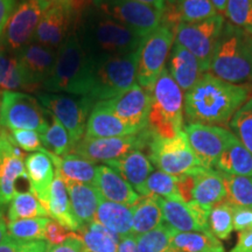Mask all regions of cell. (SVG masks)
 Wrapping results in <instances>:
<instances>
[{"label":"cell","instance_id":"3","mask_svg":"<svg viewBox=\"0 0 252 252\" xmlns=\"http://www.w3.org/2000/svg\"><path fill=\"white\" fill-rule=\"evenodd\" d=\"M209 71L232 84L252 82V34L225 21Z\"/></svg>","mask_w":252,"mask_h":252},{"label":"cell","instance_id":"47","mask_svg":"<svg viewBox=\"0 0 252 252\" xmlns=\"http://www.w3.org/2000/svg\"><path fill=\"white\" fill-rule=\"evenodd\" d=\"M9 135L13 143L21 151L34 153L43 150L39 132L32 130H13L9 131Z\"/></svg>","mask_w":252,"mask_h":252},{"label":"cell","instance_id":"40","mask_svg":"<svg viewBox=\"0 0 252 252\" xmlns=\"http://www.w3.org/2000/svg\"><path fill=\"white\" fill-rule=\"evenodd\" d=\"M179 176L162 171H153L145 184L144 196H157L169 200H181L179 191Z\"/></svg>","mask_w":252,"mask_h":252},{"label":"cell","instance_id":"4","mask_svg":"<svg viewBox=\"0 0 252 252\" xmlns=\"http://www.w3.org/2000/svg\"><path fill=\"white\" fill-rule=\"evenodd\" d=\"M90 71L91 58L82 47L75 31L58 49L54 69L41 89L46 93L87 96Z\"/></svg>","mask_w":252,"mask_h":252},{"label":"cell","instance_id":"31","mask_svg":"<svg viewBox=\"0 0 252 252\" xmlns=\"http://www.w3.org/2000/svg\"><path fill=\"white\" fill-rule=\"evenodd\" d=\"M47 153L52 158L55 168L60 172L63 179L81 182V184L94 185L97 171L96 163L74 153H69L64 157H58L49 153L48 151Z\"/></svg>","mask_w":252,"mask_h":252},{"label":"cell","instance_id":"33","mask_svg":"<svg viewBox=\"0 0 252 252\" xmlns=\"http://www.w3.org/2000/svg\"><path fill=\"white\" fill-rule=\"evenodd\" d=\"M172 248L180 252H224L223 244L210 231L179 232L173 230Z\"/></svg>","mask_w":252,"mask_h":252},{"label":"cell","instance_id":"21","mask_svg":"<svg viewBox=\"0 0 252 252\" xmlns=\"http://www.w3.org/2000/svg\"><path fill=\"white\" fill-rule=\"evenodd\" d=\"M25 168H26L31 191L48 210L50 188L56 173L52 158L48 156L45 149L40 152L31 153L25 158Z\"/></svg>","mask_w":252,"mask_h":252},{"label":"cell","instance_id":"19","mask_svg":"<svg viewBox=\"0 0 252 252\" xmlns=\"http://www.w3.org/2000/svg\"><path fill=\"white\" fill-rule=\"evenodd\" d=\"M162 212L163 222L179 232L209 231V214L212 208L190 201L158 197Z\"/></svg>","mask_w":252,"mask_h":252},{"label":"cell","instance_id":"51","mask_svg":"<svg viewBox=\"0 0 252 252\" xmlns=\"http://www.w3.org/2000/svg\"><path fill=\"white\" fill-rule=\"evenodd\" d=\"M17 4V0H0V48H1L2 34H4L6 24L13 13Z\"/></svg>","mask_w":252,"mask_h":252},{"label":"cell","instance_id":"9","mask_svg":"<svg viewBox=\"0 0 252 252\" xmlns=\"http://www.w3.org/2000/svg\"><path fill=\"white\" fill-rule=\"evenodd\" d=\"M224 23L220 14L198 23H180L174 30V42L189 50L198 60L202 70L207 72Z\"/></svg>","mask_w":252,"mask_h":252},{"label":"cell","instance_id":"54","mask_svg":"<svg viewBox=\"0 0 252 252\" xmlns=\"http://www.w3.org/2000/svg\"><path fill=\"white\" fill-rule=\"evenodd\" d=\"M134 1H139V2H143V4L151 5L158 9H161V11H163V8H165V5H166L165 0H134Z\"/></svg>","mask_w":252,"mask_h":252},{"label":"cell","instance_id":"61","mask_svg":"<svg viewBox=\"0 0 252 252\" xmlns=\"http://www.w3.org/2000/svg\"><path fill=\"white\" fill-rule=\"evenodd\" d=\"M0 216H2V215H1V213H0Z\"/></svg>","mask_w":252,"mask_h":252},{"label":"cell","instance_id":"6","mask_svg":"<svg viewBox=\"0 0 252 252\" xmlns=\"http://www.w3.org/2000/svg\"><path fill=\"white\" fill-rule=\"evenodd\" d=\"M139 50L122 56L91 58L90 84L87 98L96 104L118 96L137 83Z\"/></svg>","mask_w":252,"mask_h":252},{"label":"cell","instance_id":"52","mask_svg":"<svg viewBox=\"0 0 252 252\" xmlns=\"http://www.w3.org/2000/svg\"><path fill=\"white\" fill-rule=\"evenodd\" d=\"M231 252H252V228L239 231L237 244Z\"/></svg>","mask_w":252,"mask_h":252},{"label":"cell","instance_id":"12","mask_svg":"<svg viewBox=\"0 0 252 252\" xmlns=\"http://www.w3.org/2000/svg\"><path fill=\"white\" fill-rule=\"evenodd\" d=\"M81 2L62 0L50 4L37 25L33 42L58 50L76 30Z\"/></svg>","mask_w":252,"mask_h":252},{"label":"cell","instance_id":"38","mask_svg":"<svg viewBox=\"0 0 252 252\" xmlns=\"http://www.w3.org/2000/svg\"><path fill=\"white\" fill-rule=\"evenodd\" d=\"M48 215V210L31 190L17 191L13 200L9 202V222L24 219H34V217H47Z\"/></svg>","mask_w":252,"mask_h":252},{"label":"cell","instance_id":"48","mask_svg":"<svg viewBox=\"0 0 252 252\" xmlns=\"http://www.w3.org/2000/svg\"><path fill=\"white\" fill-rule=\"evenodd\" d=\"M72 232L74 231L60 224L58 220H49L45 229V239L49 245H59L62 244Z\"/></svg>","mask_w":252,"mask_h":252},{"label":"cell","instance_id":"45","mask_svg":"<svg viewBox=\"0 0 252 252\" xmlns=\"http://www.w3.org/2000/svg\"><path fill=\"white\" fill-rule=\"evenodd\" d=\"M224 13L229 23L252 34V0H228Z\"/></svg>","mask_w":252,"mask_h":252},{"label":"cell","instance_id":"7","mask_svg":"<svg viewBox=\"0 0 252 252\" xmlns=\"http://www.w3.org/2000/svg\"><path fill=\"white\" fill-rule=\"evenodd\" d=\"M50 115L39 99L21 91H7L0 98V127L32 130L42 134L50 124Z\"/></svg>","mask_w":252,"mask_h":252},{"label":"cell","instance_id":"10","mask_svg":"<svg viewBox=\"0 0 252 252\" xmlns=\"http://www.w3.org/2000/svg\"><path fill=\"white\" fill-rule=\"evenodd\" d=\"M149 149L151 162L158 167L159 171L171 175L182 176L203 167L189 146L184 130L172 138L152 135Z\"/></svg>","mask_w":252,"mask_h":252},{"label":"cell","instance_id":"23","mask_svg":"<svg viewBox=\"0 0 252 252\" xmlns=\"http://www.w3.org/2000/svg\"><path fill=\"white\" fill-rule=\"evenodd\" d=\"M139 133L132 126L118 118L102 102L96 103L88 118L84 137L115 138Z\"/></svg>","mask_w":252,"mask_h":252},{"label":"cell","instance_id":"60","mask_svg":"<svg viewBox=\"0 0 252 252\" xmlns=\"http://www.w3.org/2000/svg\"><path fill=\"white\" fill-rule=\"evenodd\" d=\"M76 1H80V2H82V1H81V0H76Z\"/></svg>","mask_w":252,"mask_h":252},{"label":"cell","instance_id":"26","mask_svg":"<svg viewBox=\"0 0 252 252\" xmlns=\"http://www.w3.org/2000/svg\"><path fill=\"white\" fill-rule=\"evenodd\" d=\"M191 174L194 179L191 201L208 208H213L224 201L225 186L219 171L201 167L191 172Z\"/></svg>","mask_w":252,"mask_h":252},{"label":"cell","instance_id":"28","mask_svg":"<svg viewBox=\"0 0 252 252\" xmlns=\"http://www.w3.org/2000/svg\"><path fill=\"white\" fill-rule=\"evenodd\" d=\"M63 181L68 189L72 213L80 224V228L94 222L97 208L102 198L97 188L94 185L81 184L68 179H63Z\"/></svg>","mask_w":252,"mask_h":252},{"label":"cell","instance_id":"8","mask_svg":"<svg viewBox=\"0 0 252 252\" xmlns=\"http://www.w3.org/2000/svg\"><path fill=\"white\" fill-rule=\"evenodd\" d=\"M174 40V30L163 24L145 37L139 48L137 64V83L144 89H152L166 69Z\"/></svg>","mask_w":252,"mask_h":252},{"label":"cell","instance_id":"16","mask_svg":"<svg viewBox=\"0 0 252 252\" xmlns=\"http://www.w3.org/2000/svg\"><path fill=\"white\" fill-rule=\"evenodd\" d=\"M189 146L206 168H214L220 157L236 135L228 128L216 125L191 123L184 126Z\"/></svg>","mask_w":252,"mask_h":252},{"label":"cell","instance_id":"24","mask_svg":"<svg viewBox=\"0 0 252 252\" xmlns=\"http://www.w3.org/2000/svg\"><path fill=\"white\" fill-rule=\"evenodd\" d=\"M104 165H108L116 172H118L140 196H144L145 184L149 176L152 174L153 163L143 151H132L125 154L124 157L104 163Z\"/></svg>","mask_w":252,"mask_h":252},{"label":"cell","instance_id":"15","mask_svg":"<svg viewBox=\"0 0 252 252\" xmlns=\"http://www.w3.org/2000/svg\"><path fill=\"white\" fill-rule=\"evenodd\" d=\"M50 4L43 0H20L6 24L1 48L9 53L20 50L33 42L34 34L43 12Z\"/></svg>","mask_w":252,"mask_h":252},{"label":"cell","instance_id":"49","mask_svg":"<svg viewBox=\"0 0 252 252\" xmlns=\"http://www.w3.org/2000/svg\"><path fill=\"white\" fill-rule=\"evenodd\" d=\"M48 252H89L87 250L83 239L77 232H72L69 237L59 245H49Z\"/></svg>","mask_w":252,"mask_h":252},{"label":"cell","instance_id":"22","mask_svg":"<svg viewBox=\"0 0 252 252\" xmlns=\"http://www.w3.org/2000/svg\"><path fill=\"white\" fill-rule=\"evenodd\" d=\"M94 186L104 200L127 207H133L140 195L123 176L108 165L97 166Z\"/></svg>","mask_w":252,"mask_h":252},{"label":"cell","instance_id":"46","mask_svg":"<svg viewBox=\"0 0 252 252\" xmlns=\"http://www.w3.org/2000/svg\"><path fill=\"white\" fill-rule=\"evenodd\" d=\"M49 244L43 239L21 242L6 236L0 242V252H48Z\"/></svg>","mask_w":252,"mask_h":252},{"label":"cell","instance_id":"43","mask_svg":"<svg viewBox=\"0 0 252 252\" xmlns=\"http://www.w3.org/2000/svg\"><path fill=\"white\" fill-rule=\"evenodd\" d=\"M234 230V208L223 201L214 206L209 214V231L219 238L225 241Z\"/></svg>","mask_w":252,"mask_h":252},{"label":"cell","instance_id":"5","mask_svg":"<svg viewBox=\"0 0 252 252\" xmlns=\"http://www.w3.org/2000/svg\"><path fill=\"white\" fill-rule=\"evenodd\" d=\"M151 94L147 130L153 137L172 138L184 130L185 93L167 70L156 81Z\"/></svg>","mask_w":252,"mask_h":252},{"label":"cell","instance_id":"13","mask_svg":"<svg viewBox=\"0 0 252 252\" xmlns=\"http://www.w3.org/2000/svg\"><path fill=\"white\" fill-rule=\"evenodd\" d=\"M94 8L146 37L162 23L163 11L134 0H93Z\"/></svg>","mask_w":252,"mask_h":252},{"label":"cell","instance_id":"50","mask_svg":"<svg viewBox=\"0 0 252 252\" xmlns=\"http://www.w3.org/2000/svg\"><path fill=\"white\" fill-rule=\"evenodd\" d=\"M234 208V229L236 231L252 228V208Z\"/></svg>","mask_w":252,"mask_h":252},{"label":"cell","instance_id":"1","mask_svg":"<svg viewBox=\"0 0 252 252\" xmlns=\"http://www.w3.org/2000/svg\"><path fill=\"white\" fill-rule=\"evenodd\" d=\"M250 84H232L207 71L185 93L184 113L188 124L229 126L237 110L250 98Z\"/></svg>","mask_w":252,"mask_h":252},{"label":"cell","instance_id":"39","mask_svg":"<svg viewBox=\"0 0 252 252\" xmlns=\"http://www.w3.org/2000/svg\"><path fill=\"white\" fill-rule=\"evenodd\" d=\"M40 138L43 149L58 157L67 156L74 147L68 131L53 116H50L48 128L42 134H40Z\"/></svg>","mask_w":252,"mask_h":252},{"label":"cell","instance_id":"11","mask_svg":"<svg viewBox=\"0 0 252 252\" xmlns=\"http://www.w3.org/2000/svg\"><path fill=\"white\" fill-rule=\"evenodd\" d=\"M37 99L50 116L64 126L75 146L84 137L87 122L94 104L86 96L67 94L41 93L37 94Z\"/></svg>","mask_w":252,"mask_h":252},{"label":"cell","instance_id":"18","mask_svg":"<svg viewBox=\"0 0 252 252\" xmlns=\"http://www.w3.org/2000/svg\"><path fill=\"white\" fill-rule=\"evenodd\" d=\"M102 103L138 132L147 130L151 111V94L138 83H134L130 89L118 96L103 100Z\"/></svg>","mask_w":252,"mask_h":252},{"label":"cell","instance_id":"27","mask_svg":"<svg viewBox=\"0 0 252 252\" xmlns=\"http://www.w3.org/2000/svg\"><path fill=\"white\" fill-rule=\"evenodd\" d=\"M217 14L212 0H180L176 5H165L161 24L175 30L180 23H198Z\"/></svg>","mask_w":252,"mask_h":252},{"label":"cell","instance_id":"58","mask_svg":"<svg viewBox=\"0 0 252 252\" xmlns=\"http://www.w3.org/2000/svg\"><path fill=\"white\" fill-rule=\"evenodd\" d=\"M43 1L48 2V4H53V2H56V1H62V0H43ZM74 1H76V0H74ZM77 2H80V1H77ZM81 4H82V2H81Z\"/></svg>","mask_w":252,"mask_h":252},{"label":"cell","instance_id":"30","mask_svg":"<svg viewBox=\"0 0 252 252\" xmlns=\"http://www.w3.org/2000/svg\"><path fill=\"white\" fill-rule=\"evenodd\" d=\"M48 212L53 219L67 229L71 231L80 230V224L72 213L68 189L58 169H56L54 181L50 188Z\"/></svg>","mask_w":252,"mask_h":252},{"label":"cell","instance_id":"59","mask_svg":"<svg viewBox=\"0 0 252 252\" xmlns=\"http://www.w3.org/2000/svg\"><path fill=\"white\" fill-rule=\"evenodd\" d=\"M168 252H180V251H178V250H174V249H172V250H169Z\"/></svg>","mask_w":252,"mask_h":252},{"label":"cell","instance_id":"53","mask_svg":"<svg viewBox=\"0 0 252 252\" xmlns=\"http://www.w3.org/2000/svg\"><path fill=\"white\" fill-rule=\"evenodd\" d=\"M118 252H138L134 236H128L121 239L118 245Z\"/></svg>","mask_w":252,"mask_h":252},{"label":"cell","instance_id":"42","mask_svg":"<svg viewBox=\"0 0 252 252\" xmlns=\"http://www.w3.org/2000/svg\"><path fill=\"white\" fill-rule=\"evenodd\" d=\"M49 222L48 217H34L12 220L8 223V236L17 241L27 242L45 239V229Z\"/></svg>","mask_w":252,"mask_h":252},{"label":"cell","instance_id":"37","mask_svg":"<svg viewBox=\"0 0 252 252\" xmlns=\"http://www.w3.org/2000/svg\"><path fill=\"white\" fill-rule=\"evenodd\" d=\"M220 173L225 186L224 202L232 207L252 208V178Z\"/></svg>","mask_w":252,"mask_h":252},{"label":"cell","instance_id":"55","mask_svg":"<svg viewBox=\"0 0 252 252\" xmlns=\"http://www.w3.org/2000/svg\"><path fill=\"white\" fill-rule=\"evenodd\" d=\"M214 6L217 9V12H225V7H226V2L228 0H212Z\"/></svg>","mask_w":252,"mask_h":252},{"label":"cell","instance_id":"29","mask_svg":"<svg viewBox=\"0 0 252 252\" xmlns=\"http://www.w3.org/2000/svg\"><path fill=\"white\" fill-rule=\"evenodd\" d=\"M94 222L108 229L121 239L128 237L132 236V228H133L132 207L100 198Z\"/></svg>","mask_w":252,"mask_h":252},{"label":"cell","instance_id":"35","mask_svg":"<svg viewBox=\"0 0 252 252\" xmlns=\"http://www.w3.org/2000/svg\"><path fill=\"white\" fill-rule=\"evenodd\" d=\"M30 90L23 69L13 53L0 48V98L7 91Z\"/></svg>","mask_w":252,"mask_h":252},{"label":"cell","instance_id":"34","mask_svg":"<svg viewBox=\"0 0 252 252\" xmlns=\"http://www.w3.org/2000/svg\"><path fill=\"white\" fill-rule=\"evenodd\" d=\"M133 228L132 236H139L162 224V212L157 196H140L132 207Z\"/></svg>","mask_w":252,"mask_h":252},{"label":"cell","instance_id":"25","mask_svg":"<svg viewBox=\"0 0 252 252\" xmlns=\"http://www.w3.org/2000/svg\"><path fill=\"white\" fill-rule=\"evenodd\" d=\"M166 68L184 93L190 90L204 74L198 60L189 50L175 42Z\"/></svg>","mask_w":252,"mask_h":252},{"label":"cell","instance_id":"36","mask_svg":"<svg viewBox=\"0 0 252 252\" xmlns=\"http://www.w3.org/2000/svg\"><path fill=\"white\" fill-rule=\"evenodd\" d=\"M77 234L89 252H118L121 238L98 223L91 222L81 226Z\"/></svg>","mask_w":252,"mask_h":252},{"label":"cell","instance_id":"57","mask_svg":"<svg viewBox=\"0 0 252 252\" xmlns=\"http://www.w3.org/2000/svg\"><path fill=\"white\" fill-rule=\"evenodd\" d=\"M180 1V0H165V2H166V5H176L178 4V2Z\"/></svg>","mask_w":252,"mask_h":252},{"label":"cell","instance_id":"32","mask_svg":"<svg viewBox=\"0 0 252 252\" xmlns=\"http://www.w3.org/2000/svg\"><path fill=\"white\" fill-rule=\"evenodd\" d=\"M216 168L225 174L252 178V153L236 137L220 157Z\"/></svg>","mask_w":252,"mask_h":252},{"label":"cell","instance_id":"17","mask_svg":"<svg viewBox=\"0 0 252 252\" xmlns=\"http://www.w3.org/2000/svg\"><path fill=\"white\" fill-rule=\"evenodd\" d=\"M25 156L13 143L8 130L0 127V206L8 204L17 194V181L26 179Z\"/></svg>","mask_w":252,"mask_h":252},{"label":"cell","instance_id":"2","mask_svg":"<svg viewBox=\"0 0 252 252\" xmlns=\"http://www.w3.org/2000/svg\"><path fill=\"white\" fill-rule=\"evenodd\" d=\"M75 31L82 47L93 59L131 54L139 50L145 40L139 33L106 17L93 5L81 11Z\"/></svg>","mask_w":252,"mask_h":252},{"label":"cell","instance_id":"41","mask_svg":"<svg viewBox=\"0 0 252 252\" xmlns=\"http://www.w3.org/2000/svg\"><path fill=\"white\" fill-rule=\"evenodd\" d=\"M173 229L167 224L145 232L143 235L134 236L138 252H168L172 250Z\"/></svg>","mask_w":252,"mask_h":252},{"label":"cell","instance_id":"14","mask_svg":"<svg viewBox=\"0 0 252 252\" xmlns=\"http://www.w3.org/2000/svg\"><path fill=\"white\" fill-rule=\"evenodd\" d=\"M152 134L149 130L137 134L115 138H87L83 137L72 147L71 152L91 162H109L119 159L125 154L149 146Z\"/></svg>","mask_w":252,"mask_h":252},{"label":"cell","instance_id":"20","mask_svg":"<svg viewBox=\"0 0 252 252\" xmlns=\"http://www.w3.org/2000/svg\"><path fill=\"white\" fill-rule=\"evenodd\" d=\"M58 50L31 42L15 53L30 90L42 88L54 69Z\"/></svg>","mask_w":252,"mask_h":252},{"label":"cell","instance_id":"44","mask_svg":"<svg viewBox=\"0 0 252 252\" xmlns=\"http://www.w3.org/2000/svg\"><path fill=\"white\" fill-rule=\"evenodd\" d=\"M229 127L252 153V97L237 110L229 123Z\"/></svg>","mask_w":252,"mask_h":252},{"label":"cell","instance_id":"56","mask_svg":"<svg viewBox=\"0 0 252 252\" xmlns=\"http://www.w3.org/2000/svg\"><path fill=\"white\" fill-rule=\"evenodd\" d=\"M6 230H7V224H6V220L2 216H0V242L2 241V238L5 237L6 234Z\"/></svg>","mask_w":252,"mask_h":252}]
</instances>
